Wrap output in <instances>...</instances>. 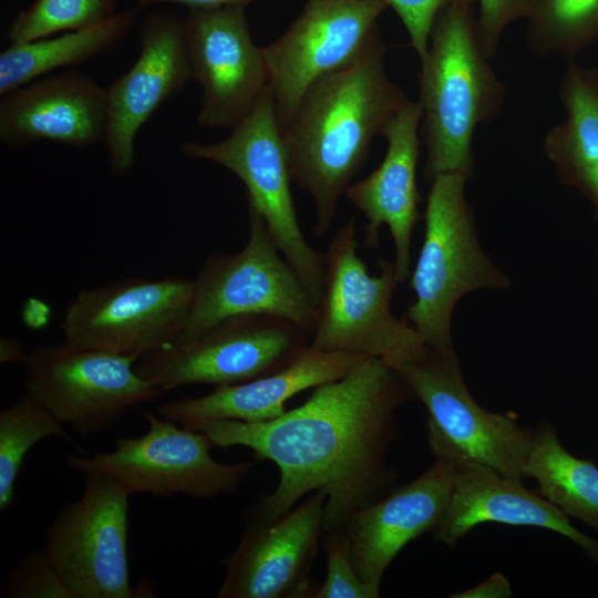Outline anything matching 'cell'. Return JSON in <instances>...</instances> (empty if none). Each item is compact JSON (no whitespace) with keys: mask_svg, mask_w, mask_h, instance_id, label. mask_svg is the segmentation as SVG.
<instances>
[{"mask_svg":"<svg viewBox=\"0 0 598 598\" xmlns=\"http://www.w3.org/2000/svg\"><path fill=\"white\" fill-rule=\"evenodd\" d=\"M448 457L453 461V489L434 529L435 540L452 547L484 523L534 526L569 538L598 563V542L575 528L549 501L489 466L458 454Z\"/></svg>","mask_w":598,"mask_h":598,"instance_id":"21","label":"cell"},{"mask_svg":"<svg viewBox=\"0 0 598 598\" xmlns=\"http://www.w3.org/2000/svg\"><path fill=\"white\" fill-rule=\"evenodd\" d=\"M524 475L534 478L539 495L564 514L598 532V467L566 451L551 426L534 430Z\"/></svg>","mask_w":598,"mask_h":598,"instance_id":"25","label":"cell"},{"mask_svg":"<svg viewBox=\"0 0 598 598\" xmlns=\"http://www.w3.org/2000/svg\"><path fill=\"white\" fill-rule=\"evenodd\" d=\"M78 501L65 504L45 530L44 550L74 598H133L130 582L128 507L117 480L87 472Z\"/></svg>","mask_w":598,"mask_h":598,"instance_id":"10","label":"cell"},{"mask_svg":"<svg viewBox=\"0 0 598 598\" xmlns=\"http://www.w3.org/2000/svg\"><path fill=\"white\" fill-rule=\"evenodd\" d=\"M326 497L315 493L274 522L251 516L225 559L218 598H313L310 570L324 535Z\"/></svg>","mask_w":598,"mask_h":598,"instance_id":"16","label":"cell"},{"mask_svg":"<svg viewBox=\"0 0 598 598\" xmlns=\"http://www.w3.org/2000/svg\"><path fill=\"white\" fill-rule=\"evenodd\" d=\"M467 176L440 174L431 181L424 238L411 274L414 300L406 320L430 348L454 351L452 317L456 303L478 289H507L508 277L484 252L465 197Z\"/></svg>","mask_w":598,"mask_h":598,"instance_id":"4","label":"cell"},{"mask_svg":"<svg viewBox=\"0 0 598 598\" xmlns=\"http://www.w3.org/2000/svg\"><path fill=\"white\" fill-rule=\"evenodd\" d=\"M597 41L598 0H537L527 28V45L537 56L571 62Z\"/></svg>","mask_w":598,"mask_h":598,"instance_id":"26","label":"cell"},{"mask_svg":"<svg viewBox=\"0 0 598 598\" xmlns=\"http://www.w3.org/2000/svg\"><path fill=\"white\" fill-rule=\"evenodd\" d=\"M137 9H126L86 29L56 38L11 43L0 54V95L61 68H70L117 47L131 32Z\"/></svg>","mask_w":598,"mask_h":598,"instance_id":"24","label":"cell"},{"mask_svg":"<svg viewBox=\"0 0 598 598\" xmlns=\"http://www.w3.org/2000/svg\"><path fill=\"white\" fill-rule=\"evenodd\" d=\"M106 124V87L74 71L42 76L0 103V141L9 147L38 141L89 147L103 143Z\"/></svg>","mask_w":598,"mask_h":598,"instance_id":"20","label":"cell"},{"mask_svg":"<svg viewBox=\"0 0 598 598\" xmlns=\"http://www.w3.org/2000/svg\"><path fill=\"white\" fill-rule=\"evenodd\" d=\"M327 574L313 598H377L380 587L358 574L348 536L343 529L326 533Z\"/></svg>","mask_w":598,"mask_h":598,"instance_id":"29","label":"cell"},{"mask_svg":"<svg viewBox=\"0 0 598 598\" xmlns=\"http://www.w3.org/2000/svg\"><path fill=\"white\" fill-rule=\"evenodd\" d=\"M382 1L400 17L408 31L411 47L421 59L427 51L430 33L437 13L453 0Z\"/></svg>","mask_w":598,"mask_h":598,"instance_id":"32","label":"cell"},{"mask_svg":"<svg viewBox=\"0 0 598 598\" xmlns=\"http://www.w3.org/2000/svg\"><path fill=\"white\" fill-rule=\"evenodd\" d=\"M136 9L143 10L152 6L173 3L188 8L189 10H212L229 7H244L257 0H135Z\"/></svg>","mask_w":598,"mask_h":598,"instance_id":"34","label":"cell"},{"mask_svg":"<svg viewBox=\"0 0 598 598\" xmlns=\"http://www.w3.org/2000/svg\"><path fill=\"white\" fill-rule=\"evenodd\" d=\"M413 396L382 359L364 357L344 377L313 388L301 405L258 423L214 420L193 431L214 446H245L279 470L276 488L252 517L274 522L306 494L326 497L324 534L388 491L394 471L386 453L395 434V411Z\"/></svg>","mask_w":598,"mask_h":598,"instance_id":"1","label":"cell"},{"mask_svg":"<svg viewBox=\"0 0 598 598\" xmlns=\"http://www.w3.org/2000/svg\"><path fill=\"white\" fill-rule=\"evenodd\" d=\"M453 489V461L434 456L414 481L358 509L343 530L360 577L380 587L396 555L411 540L434 532L441 523Z\"/></svg>","mask_w":598,"mask_h":598,"instance_id":"19","label":"cell"},{"mask_svg":"<svg viewBox=\"0 0 598 598\" xmlns=\"http://www.w3.org/2000/svg\"><path fill=\"white\" fill-rule=\"evenodd\" d=\"M142 414L148 424L143 435L117 439L110 452L69 454L68 465L83 473H105L131 494L194 498L234 493L252 467L251 462H217L210 455L214 444L203 432L177 426L146 410Z\"/></svg>","mask_w":598,"mask_h":598,"instance_id":"11","label":"cell"},{"mask_svg":"<svg viewBox=\"0 0 598 598\" xmlns=\"http://www.w3.org/2000/svg\"><path fill=\"white\" fill-rule=\"evenodd\" d=\"M565 120L544 138L559 179L592 206L598 224V70L570 62L559 85Z\"/></svg>","mask_w":598,"mask_h":598,"instance_id":"23","label":"cell"},{"mask_svg":"<svg viewBox=\"0 0 598 598\" xmlns=\"http://www.w3.org/2000/svg\"><path fill=\"white\" fill-rule=\"evenodd\" d=\"M473 3L453 0L437 13L420 59L417 102L429 182L447 173L470 177L474 132L503 110L505 86L478 43Z\"/></svg>","mask_w":598,"mask_h":598,"instance_id":"3","label":"cell"},{"mask_svg":"<svg viewBox=\"0 0 598 598\" xmlns=\"http://www.w3.org/2000/svg\"><path fill=\"white\" fill-rule=\"evenodd\" d=\"M182 153L229 169L246 186L249 209L261 216L278 249L319 302L323 255L306 240L293 205L292 182L275 100L268 87L230 134L215 143L185 142Z\"/></svg>","mask_w":598,"mask_h":598,"instance_id":"6","label":"cell"},{"mask_svg":"<svg viewBox=\"0 0 598 598\" xmlns=\"http://www.w3.org/2000/svg\"><path fill=\"white\" fill-rule=\"evenodd\" d=\"M140 358L47 344L28 355L25 389L60 423L87 436L110 429L162 391L138 374Z\"/></svg>","mask_w":598,"mask_h":598,"instance_id":"13","label":"cell"},{"mask_svg":"<svg viewBox=\"0 0 598 598\" xmlns=\"http://www.w3.org/2000/svg\"><path fill=\"white\" fill-rule=\"evenodd\" d=\"M28 355L24 354L20 342L16 338H2L0 344L1 363H22L25 365Z\"/></svg>","mask_w":598,"mask_h":598,"instance_id":"35","label":"cell"},{"mask_svg":"<svg viewBox=\"0 0 598 598\" xmlns=\"http://www.w3.org/2000/svg\"><path fill=\"white\" fill-rule=\"evenodd\" d=\"M355 223L353 216L339 228L323 255V289L310 347L389 362L424 341L408 320L392 313L391 299L400 283L394 262L380 259L379 274L371 275L358 255Z\"/></svg>","mask_w":598,"mask_h":598,"instance_id":"5","label":"cell"},{"mask_svg":"<svg viewBox=\"0 0 598 598\" xmlns=\"http://www.w3.org/2000/svg\"><path fill=\"white\" fill-rule=\"evenodd\" d=\"M364 355L323 352L309 348L290 365L247 382L216 386L200 396H182L162 403L158 413L188 430L214 420L258 423L287 410L293 395L348 374Z\"/></svg>","mask_w":598,"mask_h":598,"instance_id":"22","label":"cell"},{"mask_svg":"<svg viewBox=\"0 0 598 598\" xmlns=\"http://www.w3.org/2000/svg\"><path fill=\"white\" fill-rule=\"evenodd\" d=\"M115 13L116 0H34L12 20L8 38L11 43L34 41L90 28Z\"/></svg>","mask_w":598,"mask_h":598,"instance_id":"28","label":"cell"},{"mask_svg":"<svg viewBox=\"0 0 598 598\" xmlns=\"http://www.w3.org/2000/svg\"><path fill=\"white\" fill-rule=\"evenodd\" d=\"M480 16L476 35L484 54L491 59L496 53L501 34L512 22L529 18L537 0H478Z\"/></svg>","mask_w":598,"mask_h":598,"instance_id":"31","label":"cell"},{"mask_svg":"<svg viewBox=\"0 0 598 598\" xmlns=\"http://www.w3.org/2000/svg\"><path fill=\"white\" fill-rule=\"evenodd\" d=\"M72 441L60 423L39 401L25 393L0 412V511L13 503L16 481L25 455L41 440Z\"/></svg>","mask_w":598,"mask_h":598,"instance_id":"27","label":"cell"},{"mask_svg":"<svg viewBox=\"0 0 598 598\" xmlns=\"http://www.w3.org/2000/svg\"><path fill=\"white\" fill-rule=\"evenodd\" d=\"M239 315L286 319L311 334L317 315V302L278 249L261 216L250 209L245 247L235 254L212 255L200 267L175 344Z\"/></svg>","mask_w":598,"mask_h":598,"instance_id":"8","label":"cell"},{"mask_svg":"<svg viewBox=\"0 0 598 598\" xmlns=\"http://www.w3.org/2000/svg\"><path fill=\"white\" fill-rule=\"evenodd\" d=\"M311 336L286 319L239 315L192 340L142 355L135 369L162 392L188 384H238L293 363Z\"/></svg>","mask_w":598,"mask_h":598,"instance_id":"9","label":"cell"},{"mask_svg":"<svg viewBox=\"0 0 598 598\" xmlns=\"http://www.w3.org/2000/svg\"><path fill=\"white\" fill-rule=\"evenodd\" d=\"M511 596V585L506 577L499 573L465 591L452 595L453 598H507Z\"/></svg>","mask_w":598,"mask_h":598,"instance_id":"33","label":"cell"},{"mask_svg":"<svg viewBox=\"0 0 598 598\" xmlns=\"http://www.w3.org/2000/svg\"><path fill=\"white\" fill-rule=\"evenodd\" d=\"M194 280L128 278L80 291L62 332L70 346L142 355L176 343L187 319Z\"/></svg>","mask_w":598,"mask_h":598,"instance_id":"12","label":"cell"},{"mask_svg":"<svg viewBox=\"0 0 598 598\" xmlns=\"http://www.w3.org/2000/svg\"><path fill=\"white\" fill-rule=\"evenodd\" d=\"M385 55L377 28L354 60L311 84L281 128L292 182L313 200L318 238L331 228L373 137L409 101L389 78Z\"/></svg>","mask_w":598,"mask_h":598,"instance_id":"2","label":"cell"},{"mask_svg":"<svg viewBox=\"0 0 598 598\" xmlns=\"http://www.w3.org/2000/svg\"><path fill=\"white\" fill-rule=\"evenodd\" d=\"M421 121L419 102L409 100L381 133L388 145L382 163L370 175L352 183L344 195L367 218L364 244L368 247L378 246L383 225L389 228L400 283L411 275L412 233L420 219L416 168Z\"/></svg>","mask_w":598,"mask_h":598,"instance_id":"18","label":"cell"},{"mask_svg":"<svg viewBox=\"0 0 598 598\" xmlns=\"http://www.w3.org/2000/svg\"><path fill=\"white\" fill-rule=\"evenodd\" d=\"M2 598H74L43 549L19 558L0 590Z\"/></svg>","mask_w":598,"mask_h":598,"instance_id":"30","label":"cell"},{"mask_svg":"<svg viewBox=\"0 0 598 598\" xmlns=\"http://www.w3.org/2000/svg\"><path fill=\"white\" fill-rule=\"evenodd\" d=\"M140 55L109 86L103 141L113 174L131 171L140 128L193 79L184 20L167 12L145 16L138 29Z\"/></svg>","mask_w":598,"mask_h":598,"instance_id":"17","label":"cell"},{"mask_svg":"<svg viewBox=\"0 0 598 598\" xmlns=\"http://www.w3.org/2000/svg\"><path fill=\"white\" fill-rule=\"evenodd\" d=\"M183 20L192 75L202 89L197 122L233 128L269 85L264 51L250 35L245 8L189 10Z\"/></svg>","mask_w":598,"mask_h":598,"instance_id":"15","label":"cell"},{"mask_svg":"<svg viewBox=\"0 0 598 598\" xmlns=\"http://www.w3.org/2000/svg\"><path fill=\"white\" fill-rule=\"evenodd\" d=\"M386 7L382 0H306L290 27L262 47L280 128L313 82L358 56Z\"/></svg>","mask_w":598,"mask_h":598,"instance_id":"14","label":"cell"},{"mask_svg":"<svg viewBox=\"0 0 598 598\" xmlns=\"http://www.w3.org/2000/svg\"><path fill=\"white\" fill-rule=\"evenodd\" d=\"M424 405L433 456L462 455L523 482L534 430L523 429L513 414L493 413L468 392L454 351L423 344L385 362Z\"/></svg>","mask_w":598,"mask_h":598,"instance_id":"7","label":"cell"}]
</instances>
